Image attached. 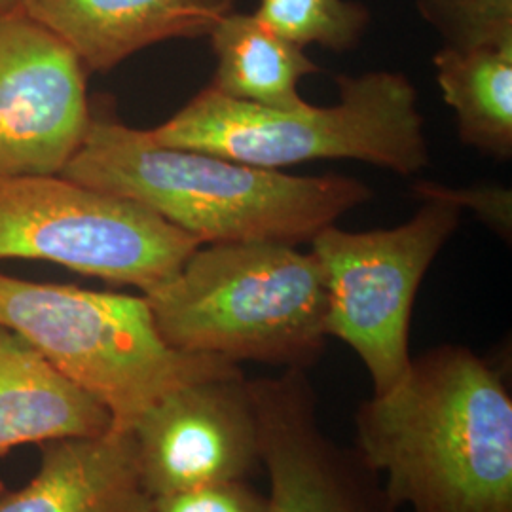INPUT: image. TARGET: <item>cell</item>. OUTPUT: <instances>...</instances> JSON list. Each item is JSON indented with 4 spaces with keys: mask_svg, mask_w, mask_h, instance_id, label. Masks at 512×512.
<instances>
[{
    "mask_svg": "<svg viewBox=\"0 0 512 512\" xmlns=\"http://www.w3.org/2000/svg\"><path fill=\"white\" fill-rule=\"evenodd\" d=\"M255 18L300 48L311 44L348 52L370 23L365 4L353 0H258Z\"/></svg>",
    "mask_w": 512,
    "mask_h": 512,
    "instance_id": "cell-16",
    "label": "cell"
},
{
    "mask_svg": "<svg viewBox=\"0 0 512 512\" xmlns=\"http://www.w3.org/2000/svg\"><path fill=\"white\" fill-rule=\"evenodd\" d=\"M450 46H478L512 37V0H448L427 16Z\"/></svg>",
    "mask_w": 512,
    "mask_h": 512,
    "instance_id": "cell-17",
    "label": "cell"
},
{
    "mask_svg": "<svg viewBox=\"0 0 512 512\" xmlns=\"http://www.w3.org/2000/svg\"><path fill=\"white\" fill-rule=\"evenodd\" d=\"M340 103L270 109L207 86L148 135L167 147L217 154L264 169L359 160L414 175L429 164L418 92L401 73L338 76Z\"/></svg>",
    "mask_w": 512,
    "mask_h": 512,
    "instance_id": "cell-4",
    "label": "cell"
},
{
    "mask_svg": "<svg viewBox=\"0 0 512 512\" xmlns=\"http://www.w3.org/2000/svg\"><path fill=\"white\" fill-rule=\"evenodd\" d=\"M437 82L458 118L459 137L495 158L512 156V37L478 46L446 44Z\"/></svg>",
    "mask_w": 512,
    "mask_h": 512,
    "instance_id": "cell-15",
    "label": "cell"
},
{
    "mask_svg": "<svg viewBox=\"0 0 512 512\" xmlns=\"http://www.w3.org/2000/svg\"><path fill=\"white\" fill-rule=\"evenodd\" d=\"M148 512H266V495L247 480L215 482L152 497Z\"/></svg>",
    "mask_w": 512,
    "mask_h": 512,
    "instance_id": "cell-18",
    "label": "cell"
},
{
    "mask_svg": "<svg viewBox=\"0 0 512 512\" xmlns=\"http://www.w3.org/2000/svg\"><path fill=\"white\" fill-rule=\"evenodd\" d=\"M35 476L18 490L0 484V512H148L129 431L40 446Z\"/></svg>",
    "mask_w": 512,
    "mask_h": 512,
    "instance_id": "cell-12",
    "label": "cell"
},
{
    "mask_svg": "<svg viewBox=\"0 0 512 512\" xmlns=\"http://www.w3.org/2000/svg\"><path fill=\"white\" fill-rule=\"evenodd\" d=\"M109 410L55 370L14 330L0 327V456L25 444L99 437Z\"/></svg>",
    "mask_w": 512,
    "mask_h": 512,
    "instance_id": "cell-13",
    "label": "cell"
},
{
    "mask_svg": "<svg viewBox=\"0 0 512 512\" xmlns=\"http://www.w3.org/2000/svg\"><path fill=\"white\" fill-rule=\"evenodd\" d=\"M92 120L88 71L21 8L0 14V175H59Z\"/></svg>",
    "mask_w": 512,
    "mask_h": 512,
    "instance_id": "cell-8",
    "label": "cell"
},
{
    "mask_svg": "<svg viewBox=\"0 0 512 512\" xmlns=\"http://www.w3.org/2000/svg\"><path fill=\"white\" fill-rule=\"evenodd\" d=\"M353 448L399 511L512 512L511 389L465 346L412 357L361 403Z\"/></svg>",
    "mask_w": 512,
    "mask_h": 512,
    "instance_id": "cell-1",
    "label": "cell"
},
{
    "mask_svg": "<svg viewBox=\"0 0 512 512\" xmlns=\"http://www.w3.org/2000/svg\"><path fill=\"white\" fill-rule=\"evenodd\" d=\"M421 8L425 12V16H431L433 12H437L439 8H442L448 0H420Z\"/></svg>",
    "mask_w": 512,
    "mask_h": 512,
    "instance_id": "cell-19",
    "label": "cell"
},
{
    "mask_svg": "<svg viewBox=\"0 0 512 512\" xmlns=\"http://www.w3.org/2000/svg\"><path fill=\"white\" fill-rule=\"evenodd\" d=\"M217 69L211 88L270 109H289L304 99L298 84L319 73L304 48L270 31L255 14L230 12L211 31Z\"/></svg>",
    "mask_w": 512,
    "mask_h": 512,
    "instance_id": "cell-14",
    "label": "cell"
},
{
    "mask_svg": "<svg viewBox=\"0 0 512 512\" xmlns=\"http://www.w3.org/2000/svg\"><path fill=\"white\" fill-rule=\"evenodd\" d=\"M236 0H19V8L73 50L88 73L177 38L209 37Z\"/></svg>",
    "mask_w": 512,
    "mask_h": 512,
    "instance_id": "cell-11",
    "label": "cell"
},
{
    "mask_svg": "<svg viewBox=\"0 0 512 512\" xmlns=\"http://www.w3.org/2000/svg\"><path fill=\"white\" fill-rule=\"evenodd\" d=\"M19 0H0V14L2 12H10L14 8H18Z\"/></svg>",
    "mask_w": 512,
    "mask_h": 512,
    "instance_id": "cell-20",
    "label": "cell"
},
{
    "mask_svg": "<svg viewBox=\"0 0 512 512\" xmlns=\"http://www.w3.org/2000/svg\"><path fill=\"white\" fill-rule=\"evenodd\" d=\"M260 467L268 473L266 512H399L355 448L323 429L306 370L285 368L249 380Z\"/></svg>",
    "mask_w": 512,
    "mask_h": 512,
    "instance_id": "cell-9",
    "label": "cell"
},
{
    "mask_svg": "<svg viewBox=\"0 0 512 512\" xmlns=\"http://www.w3.org/2000/svg\"><path fill=\"white\" fill-rule=\"evenodd\" d=\"M74 183L139 203L202 245L275 241L298 245L370 200L366 184L294 177L217 154L167 147L92 105L90 128L63 173Z\"/></svg>",
    "mask_w": 512,
    "mask_h": 512,
    "instance_id": "cell-2",
    "label": "cell"
},
{
    "mask_svg": "<svg viewBox=\"0 0 512 512\" xmlns=\"http://www.w3.org/2000/svg\"><path fill=\"white\" fill-rule=\"evenodd\" d=\"M143 296L171 348L236 365L306 370L329 338L323 270L311 251L287 243L200 245L177 274Z\"/></svg>",
    "mask_w": 512,
    "mask_h": 512,
    "instance_id": "cell-3",
    "label": "cell"
},
{
    "mask_svg": "<svg viewBox=\"0 0 512 512\" xmlns=\"http://www.w3.org/2000/svg\"><path fill=\"white\" fill-rule=\"evenodd\" d=\"M0 327L14 330L129 431L181 385L241 376L236 363L171 348L147 298L37 283L0 272Z\"/></svg>",
    "mask_w": 512,
    "mask_h": 512,
    "instance_id": "cell-5",
    "label": "cell"
},
{
    "mask_svg": "<svg viewBox=\"0 0 512 512\" xmlns=\"http://www.w3.org/2000/svg\"><path fill=\"white\" fill-rule=\"evenodd\" d=\"M202 243L147 207L65 175H0V260H48L143 294Z\"/></svg>",
    "mask_w": 512,
    "mask_h": 512,
    "instance_id": "cell-6",
    "label": "cell"
},
{
    "mask_svg": "<svg viewBox=\"0 0 512 512\" xmlns=\"http://www.w3.org/2000/svg\"><path fill=\"white\" fill-rule=\"evenodd\" d=\"M421 198L425 205L397 228L346 232L330 224L310 239L327 287V332L359 355L374 395L406 374L421 279L459 226V205L435 194Z\"/></svg>",
    "mask_w": 512,
    "mask_h": 512,
    "instance_id": "cell-7",
    "label": "cell"
},
{
    "mask_svg": "<svg viewBox=\"0 0 512 512\" xmlns=\"http://www.w3.org/2000/svg\"><path fill=\"white\" fill-rule=\"evenodd\" d=\"M129 433L150 497L247 480L260 467L255 404L245 374L165 393Z\"/></svg>",
    "mask_w": 512,
    "mask_h": 512,
    "instance_id": "cell-10",
    "label": "cell"
}]
</instances>
